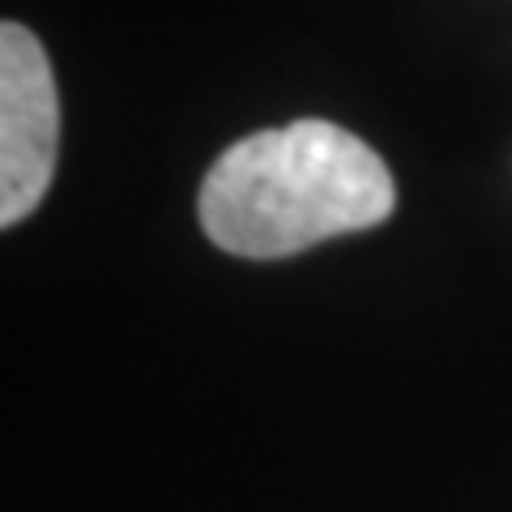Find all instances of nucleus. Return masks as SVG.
Wrapping results in <instances>:
<instances>
[{
  "instance_id": "obj_1",
  "label": "nucleus",
  "mask_w": 512,
  "mask_h": 512,
  "mask_svg": "<svg viewBox=\"0 0 512 512\" xmlns=\"http://www.w3.org/2000/svg\"><path fill=\"white\" fill-rule=\"evenodd\" d=\"M393 205V175L367 141L329 120H295L235 141L205 175L197 218L222 252L278 261L380 227Z\"/></svg>"
},
{
  "instance_id": "obj_2",
  "label": "nucleus",
  "mask_w": 512,
  "mask_h": 512,
  "mask_svg": "<svg viewBox=\"0 0 512 512\" xmlns=\"http://www.w3.org/2000/svg\"><path fill=\"white\" fill-rule=\"evenodd\" d=\"M60 99L43 43L26 26H0V222H18L56 175Z\"/></svg>"
}]
</instances>
